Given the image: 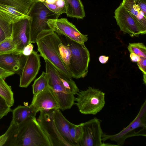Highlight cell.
<instances>
[{
	"label": "cell",
	"mask_w": 146,
	"mask_h": 146,
	"mask_svg": "<svg viewBox=\"0 0 146 146\" xmlns=\"http://www.w3.org/2000/svg\"><path fill=\"white\" fill-rule=\"evenodd\" d=\"M7 131L8 137L5 146H51L36 117H28L17 125L11 121Z\"/></svg>",
	"instance_id": "1"
},
{
	"label": "cell",
	"mask_w": 146,
	"mask_h": 146,
	"mask_svg": "<svg viewBox=\"0 0 146 146\" xmlns=\"http://www.w3.org/2000/svg\"><path fill=\"white\" fill-rule=\"evenodd\" d=\"M56 34L50 29L42 31L36 38L38 51L44 59L65 75L72 78L59 55L56 40Z\"/></svg>",
	"instance_id": "2"
},
{
	"label": "cell",
	"mask_w": 146,
	"mask_h": 146,
	"mask_svg": "<svg viewBox=\"0 0 146 146\" xmlns=\"http://www.w3.org/2000/svg\"><path fill=\"white\" fill-rule=\"evenodd\" d=\"M66 44L71 51L69 71L72 78L78 79L85 77L88 72L90 61L89 51L84 43L74 41L65 36Z\"/></svg>",
	"instance_id": "3"
},
{
	"label": "cell",
	"mask_w": 146,
	"mask_h": 146,
	"mask_svg": "<svg viewBox=\"0 0 146 146\" xmlns=\"http://www.w3.org/2000/svg\"><path fill=\"white\" fill-rule=\"evenodd\" d=\"M27 15L31 18L30 43L36 42L38 36L42 31L50 29L47 24L48 19H58L43 2L37 0H34Z\"/></svg>",
	"instance_id": "4"
},
{
	"label": "cell",
	"mask_w": 146,
	"mask_h": 146,
	"mask_svg": "<svg viewBox=\"0 0 146 146\" xmlns=\"http://www.w3.org/2000/svg\"><path fill=\"white\" fill-rule=\"evenodd\" d=\"M76 95L75 104L82 113L96 115L105 106V94L98 89L89 87L86 90L79 91Z\"/></svg>",
	"instance_id": "5"
},
{
	"label": "cell",
	"mask_w": 146,
	"mask_h": 146,
	"mask_svg": "<svg viewBox=\"0 0 146 146\" xmlns=\"http://www.w3.org/2000/svg\"><path fill=\"white\" fill-rule=\"evenodd\" d=\"M146 101L142 105L139 111L134 119L130 124L121 131L114 135L103 133L102 140L103 142L110 140L116 142L117 146L123 145L128 138L135 136H146L142 130L146 128Z\"/></svg>",
	"instance_id": "6"
},
{
	"label": "cell",
	"mask_w": 146,
	"mask_h": 146,
	"mask_svg": "<svg viewBox=\"0 0 146 146\" xmlns=\"http://www.w3.org/2000/svg\"><path fill=\"white\" fill-rule=\"evenodd\" d=\"M46 72L48 76V86L57 100L60 109L64 111L70 109L74 104V95L68 93L63 85L57 70L46 60Z\"/></svg>",
	"instance_id": "7"
},
{
	"label": "cell",
	"mask_w": 146,
	"mask_h": 146,
	"mask_svg": "<svg viewBox=\"0 0 146 146\" xmlns=\"http://www.w3.org/2000/svg\"><path fill=\"white\" fill-rule=\"evenodd\" d=\"M100 121L94 117L82 123V133L78 146H103L111 145L102 142L103 134Z\"/></svg>",
	"instance_id": "8"
},
{
	"label": "cell",
	"mask_w": 146,
	"mask_h": 146,
	"mask_svg": "<svg viewBox=\"0 0 146 146\" xmlns=\"http://www.w3.org/2000/svg\"><path fill=\"white\" fill-rule=\"evenodd\" d=\"M47 24L50 29L55 33L74 41L82 43L88 39L87 35L82 34L75 25L66 18L50 19L47 21Z\"/></svg>",
	"instance_id": "9"
},
{
	"label": "cell",
	"mask_w": 146,
	"mask_h": 146,
	"mask_svg": "<svg viewBox=\"0 0 146 146\" xmlns=\"http://www.w3.org/2000/svg\"><path fill=\"white\" fill-rule=\"evenodd\" d=\"M54 110L40 111L37 121L48 137L51 146H70L56 128L53 117Z\"/></svg>",
	"instance_id": "10"
},
{
	"label": "cell",
	"mask_w": 146,
	"mask_h": 146,
	"mask_svg": "<svg viewBox=\"0 0 146 146\" xmlns=\"http://www.w3.org/2000/svg\"><path fill=\"white\" fill-rule=\"evenodd\" d=\"M31 20L30 17L12 24L11 38L18 52H22L23 48L30 43Z\"/></svg>",
	"instance_id": "11"
},
{
	"label": "cell",
	"mask_w": 146,
	"mask_h": 146,
	"mask_svg": "<svg viewBox=\"0 0 146 146\" xmlns=\"http://www.w3.org/2000/svg\"><path fill=\"white\" fill-rule=\"evenodd\" d=\"M114 17L120 30L131 37L142 35L137 23L121 3L114 12Z\"/></svg>",
	"instance_id": "12"
},
{
	"label": "cell",
	"mask_w": 146,
	"mask_h": 146,
	"mask_svg": "<svg viewBox=\"0 0 146 146\" xmlns=\"http://www.w3.org/2000/svg\"><path fill=\"white\" fill-rule=\"evenodd\" d=\"M40 65V55L37 52L33 51L27 57L21 71L19 86L27 87L36 77Z\"/></svg>",
	"instance_id": "13"
},
{
	"label": "cell",
	"mask_w": 146,
	"mask_h": 146,
	"mask_svg": "<svg viewBox=\"0 0 146 146\" xmlns=\"http://www.w3.org/2000/svg\"><path fill=\"white\" fill-rule=\"evenodd\" d=\"M31 104L38 112L60 109L59 104L48 87L44 91L34 95Z\"/></svg>",
	"instance_id": "14"
},
{
	"label": "cell",
	"mask_w": 146,
	"mask_h": 146,
	"mask_svg": "<svg viewBox=\"0 0 146 146\" xmlns=\"http://www.w3.org/2000/svg\"><path fill=\"white\" fill-rule=\"evenodd\" d=\"M27 57L18 51L0 54V67L15 73L21 71Z\"/></svg>",
	"instance_id": "15"
},
{
	"label": "cell",
	"mask_w": 146,
	"mask_h": 146,
	"mask_svg": "<svg viewBox=\"0 0 146 146\" xmlns=\"http://www.w3.org/2000/svg\"><path fill=\"white\" fill-rule=\"evenodd\" d=\"M121 4L133 18L139 27L142 35L146 33V15L137 3V0H123Z\"/></svg>",
	"instance_id": "16"
},
{
	"label": "cell",
	"mask_w": 146,
	"mask_h": 146,
	"mask_svg": "<svg viewBox=\"0 0 146 146\" xmlns=\"http://www.w3.org/2000/svg\"><path fill=\"white\" fill-rule=\"evenodd\" d=\"M53 117L56 126L62 137L70 146H75L69 133L70 129L72 123L66 118L60 109L54 110Z\"/></svg>",
	"instance_id": "17"
},
{
	"label": "cell",
	"mask_w": 146,
	"mask_h": 146,
	"mask_svg": "<svg viewBox=\"0 0 146 146\" xmlns=\"http://www.w3.org/2000/svg\"><path fill=\"white\" fill-rule=\"evenodd\" d=\"M12 121L17 125L30 117H36L38 111L34 106L31 104L29 106H19L12 111Z\"/></svg>",
	"instance_id": "18"
},
{
	"label": "cell",
	"mask_w": 146,
	"mask_h": 146,
	"mask_svg": "<svg viewBox=\"0 0 146 146\" xmlns=\"http://www.w3.org/2000/svg\"><path fill=\"white\" fill-rule=\"evenodd\" d=\"M68 17L83 19L85 16L84 7L81 0H63Z\"/></svg>",
	"instance_id": "19"
},
{
	"label": "cell",
	"mask_w": 146,
	"mask_h": 146,
	"mask_svg": "<svg viewBox=\"0 0 146 146\" xmlns=\"http://www.w3.org/2000/svg\"><path fill=\"white\" fill-rule=\"evenodd\" d=\"M0 15L11 24L21 19L30 17L12 7L1 4Z\"/></svg>",
	"instance_id": "20"
},
{
	"label": "cell",
	"mask_w": 146,
	"mask_h": 146,
	"mask_svg": "<svg viewBox=\"0 0 146 146\" xmlns=\"http://www.w3.org/2000/svg\"><path fill=\"white\" fill-rule=\"evenodd\" d=\"M56 40L59 56L70 73L69 65L71 55L70 48L66 44L63 43L61 39L57 34L56 36Z\"/></svg>",
	"instance_id": "21"
},
{
	"label": "cell",
	"mask_w": 146,
	"mask_h": 146,
	"mask_svg": "<svg viewBox=\"0 0 146 146\" xmlns=\"http://www.w3.org/2000/svg\"><path fill=\"white\" fill-rule=\"evenodd\" d=\"M34 0H0V4L12 7L27 15Z\"/></svg>",
	"instance_id": "22"
},
{
	"label": "cell",
	"mask_w": 146,
	"mask_h": 146,
	"mask_svg": "<svg viewBox=\"0 0 146 146\" xmlns=\"http://www.w3.org/2000/svg\"><path fill=\"white\" fill-rule=\"evenodd\" d=\"M0 95L6 100L8 104L11 107L14 102L13 93L11 86L5 81L4 79L0 77Z\"/></svg>",
	"instance_id": "23"
},
{
	"label": "cell",
	"mask_w": 146,
	"mask_h": 146,
	"mask_svg": "<svg viewBox=\"0 0 146 146\" xmlns=\"http://www.w3.org/2000/svg\"><path fill=\"white\" fill-rule=\"evenodd\" d=\"M32 87L34 95L48 88V76L47 73L43 71L40 76L35 80Z\"/></svg>",
	"instance_id": "24"
},
{
	"label": "cell",
	"mask_w": 146,
	"mask_h": 146,
	"mask_svg": "<svg viewBox=\"0 0 146 146\" xmlns=\"http://www.w3.org/2000/svg\"><path fill=\"white\" fill-rule=\"evenodd\" d=\"M43 2L58 18L62 14L66 13V8L63 0H56L51 4L48 3L45 1Z\"/></svg>",
	"instance_id": "25"
},
{
	"label": "cell",
	"mask_w": 146,
	"mask_h": 146,
	"mask_svg": "<svg viewBox=\"0 0 146 146\" xmlns=\"http://www.w3.org/2000/svg\"><path fill=\"white\" fill-rule=\"evenodd\" d=\"M69 133L75 146H78V142L81 138L82 133V123L78 125L72 123L70 129Z\"/></svg>",
	"instance_id": "26"
},
{
	"label": "cell",
	"mask_w": 146,
	"mask_h": 146,
	"mask_svg": "<svg viewBox=\"0 0 146 146\" xmlns=\"http://www.w3.org/2000/svg\"><path fill=\"white\" fill-rule=\"evenodd\" d=\"M16 51H17L16 47L11 37L6 38L0 43V54Z\"/></svg>",
	"instance_id": "27"
},
{
	"label": "cell",
	"mask_w": 146,
	"mask_h": 146,
	"mask_svg": "<svg viewBox=\"0 0 146 146\" xmlns=\"http://www.w3.org/2000/svg\"><path fill=\"white\" fill-rule=\"evenodd\" d=\"M128 49L130 53H133L140 57L146 58V46L142 43H129Z\"/></svg>",
	"instance_id": "28"
},
{
	"label": "cell",
	"mask_w": 146,
	"mask_h": 146,
	"mask_svg": "<svg viewBox=\"0 0 146 146\" xmlns=\"http://www.w3.org/2000/svg\"><path fill=\"white\" fill-rule=\"evenodd\" d=\"M11 108L5 99L0 95V119L12 111Z\"/></svg>",
	"instance_id": "29"
},
{
	"label": "cell",
	"mask_w": 146,
	"mask_h": 146,
	"mask_svg": "<svg viewBox=\"0 0 146 146\" xmlns=\"http://www.w3.org/2000/svg\"><path fill=\"white\" fill-rule=\"evenodd\" d=\"M137 64L139 68L143 73V83L144 84L146 85V58L140 57V60L137 62Z\"/></svg>",
	"instance_id": "30"
},
{
	"label": "cell",
	"mask_w": 146,
	"mask_h": 146,
	"mask_svg": "<svg viewBox=\"0 0 146 146\" xmlns=\"http://www.w3.org/2000/svg\"><path fill=\"white\" fill-rule=\"evenodd\" d=\"M11 32H9L0 26V43L6 38L11 37Z\"/></svg>",
	"instance_id": "31"
},
{
	"label": "cell",
	"mask_w": 146,
	"mask_h": 146,
	"mask_svg": "<svg viewBox=\"0 0 146 146\" xmlns=\"http://www.w3.org/2000/svg\"><path fill=\"white\" fill-rule=\"evenodd\" d=\"M0 26L5 30L11 32L12 24L8 23L4 18L0 15Z\"/></svg>",
	"instance_id": "32"
},
{
	"label": "cell",
	"mask_w": 146,
	"mask_h": 146,
	"mask_svg": "<svg viewBox=\"0 0 146 146\" xmlns=\"http://www.w3.org/2000/svg\"><path fill=\"white\" fill-rule=\"evenodd\" d=\"M33 45L32 43H30L26 46L22 51V54L27 56L30 55L33 51Z\"/></svg>",
	"instance_id": "33"
},
{
	"label": "cell",
	"mask_w": 146,
	"mask_h": 146,
	"mask_svg": "<svg viewBox=\"0 0 146 146\" xmlns=\"http://www.w3.org/2000/svg\"><path fill=\"white\" fill-rule=\"evenodd\" d=\"M15 73L5 70L0 67V77L4 79Z\"/></svg>",
	"instance_id": "34"
},
{
	"label": "cell",
	"mask_w": 146,
	"mask_h": 146,
	"mask_svg": "<svg viewBox=\"0 0 146 146\" xmlns=\"http://www.w3.org/2000/svg\"><path fill=\"white\" fill-rule=\"evenodd\" d=\"M137 3L142 11L146 15V0H137Z\"/></svg>",
	"instance_id": "35"
},
{
	"label": "cell",
	"mask_w": 146,
	"mask_h": 146,
	"mask_svg": "<svg viewBox=\"0 0 146 146\" xmlns=\"http://www.w3.org/2000/svg\"><path fill=\"white\" fill-rule=\"evenodd\" d=\"M8 137L7 131L0 136V146H5Z\"/></svg>",
	"instance_id": "36"
},
{
	"label": "cell",
	"mask_w": 146,
	"mask_h": 146,
	"mask_svg": "<svg viewBox=\"0 0 146 146\" xmlns=\"http://www.w3.org/2000/svg\"><path fill=\"white\" fill-rule=\"evenodd\" d=\"M130 57L133 62H137L140 60V57L133 53H130Z\"/></svg>",
	"instance_id": "37"
},
{
	"label": "cell",
	"mask_w": 146,
	"mask_h": 146,
	"mask_svg": "<svg viewBox=\"0 0 146 146\" xmlns=\"http://www.w3.org/2000/svg\"><path fill=\"white\" fill-rule=\"evenodd\" d=\"M109 57L104 55H101L99 58L100 62L102 64H104L106 63L108 61Z\"/></svg>",
	"instance_id": "38"
},
{
	"label": "cell",
	"mask_w": 146,
	"mask_h": 146,
	"mask_svg": "<svg viewBox=\"0 0 146 146\" xmlns=\"http://www.w3.org/2000/svg\"><path fill=\"white\" fill-rule=\"evenodd\" d=\"M56 0H46L45 1L48 3H54Z\"/></svg>",
	"instance_id": "39"
},
{
	"label": "cell",
	"mask_w": 146,
	"mask_h": 146,
	"mask_svg": "<svg viewBox=\"0 0 146 146\" xmlns=\"http://www.w3.org/2000/svg\"><path fill=\"white\" fill-rule=\"evenodd\" d=\"M39 1H40V2H43L44 1H46V0H37Z\"/></svg>",
	"instance_id": "40"
}]
</instances>
